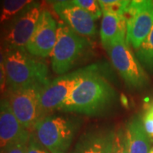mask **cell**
<instances>
[{"label": "cell", "mask_w": 153, "mask_h": 153, "mask_svg": "<svg viewBox=\"0 0 153 153\" xmlns=\"http://www.w3.org/2000/svg\"><path fill=\"white\" fill-rule=\"evenodd\" d=\"M116 91L110 82L92 65L82 68L79 81L71 91L61 111L85 115L103 112L114 103Z\"/></svg>", "instance_id": "1"}, {"label": "cell", "mask_w": 153, "mask_h": 153, "mask_svg": "<svg viewBox=\"0 0 153 153\" xmlns=\"http://www.w3.org/2000/svg\"><path fill=\"white\" fill-rule=\"evenodd\" d=\"M4 69L9 91L44 88L50 82L47 65L26 49H6Z\"/></svg>", "instance_id": "2"}, {"label": "cell", "mask_w": 153, "mask_h": 153, "mask_svg": "<svg viewBox=\"0 0 153 153\" xmlns=\"http://www.w3.org/2000/svg\"><path fill=\"white\" fill-rule=\"evenodd\" d=\"M32 134L50 153H66L73 140L76 126L60 116H46L37 123Z\"/></svg>", "instance_id": "3"}, {"label": "cell", "mask_w": 153, "mask_h": 153, "mask_svg": "<svg viewBox=\"0 0 153 153\" xmlns=\"http://www.w3.org/2000/svg\"><path fill=\"white\" fill-rule=\"evenodd\" d=\"M106 50L115 69L128 86L139 89L147 85V74L129 49L126 36L116 39Z\"/></svg>", "instance_id": "4"}, {"label": "cell", "mask_w": 153, "mask_h": 153, "mask_svg": "<svg viewBox=\"0 0 153 153\" xmlns=\"http://www.w3.org/2000/svg\"><path fill=\"white\" fill-rule=\"evenodd\" d=\"M87 45L86 38L76 34L65 23H60L57 41L50 55L53 71L61 76L66 74L81 56Z\"/></svg>", "instance_id": "5"}, {"label": "cell", "mask_w": 153, "mask_h": 153, "mask_svg": "<svg viewBox=\"0 0 153 153\" xmlns=\"http://www.w3.org/2000/svg\"><path fill=\"white\" fill-rule=\"evenodd\" d=\"M124 18L126 40L137 50L153 27V1H131L126 10Z\"/></svg>", "instance_id": "6"}, {"label": "cell", "mask_w": 153, "mask_h": 153, "mask_svg": "<svg viewBox=\"0 0 153 153\" xmlns=\"http://www.w3.org/2000/svg\"><path fill=\"white\" fill-rule=\"evenodd\" d=\"M43 88L30 87L10 90L8 102L18 121L28 132L44 118L40 106V91Z\"/></svg>", "instance_id": "7"}, {"label": "cell", "mask_w": 153, "mask_h": 153, "mask_svg": "<svg viewBox=\"0 0 153 153\" xmlns=\"http://www.w3.org/2000/svg\"><path fill=\"white\" fill-rule=\"evenodd\" d=\"M42 11L41 4L33 2L12 20L4 36L6 49H26Z\"/></svg>", "instance_id": "8"}, {"label": "cell", "mask_w": 153, "mask_h": 153, "mask_svg": "<svg viewBox=\"0 0 153 153\" xmlns=\"http://www.w3.org/2000/svg\"><path fill=\"white\" fill-rule=\"evenodd\" d=\"M82 71V69H79L64 74L54 79L41 89L40 106L44 117L49 111L60 110L79 81Z\"/></svg>", "instance_id": "9"}, {"label": "cell", "mask_w": 153, "mask_h": 153, "mask_svg": "<svg viewBox=\"0 0 153 153\" xmlns=\"http://www.w3.org/2000/svg\"><path fill=\"white\" fill-rule=\"evenodd\" d=\"M57 33L58 24L55 18L49 11L43 10L26 49L36 57L50 56L57 41Z\"/></svg>", "instance_id": "10"}, {"label": "cell", "mask_w": 153, "mask_h": 153, "mask_svg": "<svg viewBox=\"0 0 153 153\" xmlns=\"http://www.w3.org/2000/svg\"><path fill=\"white\" fill-rule=\"evenodd\" d=\"M53 9L73 32L82 37H92L96 33L94 18L72 1L53 2Z\"/></svg>", "instance_id": "11"}, {"label": "cell", "mask_w": 153, "mask_h": 153, "mask_svg": "<svg viewBox=\"0 0 153 153\" xmlns=\"http://www.w3.org/2000/svg\"><path fill=\"white\" fill-rule=\"evenodd\" d=\"M32 134L13 113L8 100L0 101V153L18 143H28Z\"/></svg>", "instance_id": "12"}, {"label": "cell", "mask_w": 153, "mask_h": 153, "mask_svg": "<svg viewBox=\"0 0 153 153\" xmlns=\"http://www.w3.org/2000/svg\"><path fill=\"white\" fill-rule=\"evenodd\" d=\"M114 132H95L81 138L73 153H111Z\"/></svg>", "instance_id": "13"}, {"label": "cell", "mask_w": 153, "mask_h": 153, "mask_svg": "<svg viewBox=\"0 0 153 153\" xmlns=\"http://www.w3.org/2000/svg\"><path fill=\"white\" fill-rule=\"evenodd\" d=\"M128 153H149L151 140L144 129L142 120L134 117L127 124L125 128Z\"/></svg>", "instance_id": "14"}, {"label": "cell", "mask_w": 153, "mask_h": 153, "mask_svg": "<svg viewBox=\"0 0 153 153\" xmlns=\"http://www.w3.org/2000/svg\"><path fill=\"white\" fill-rule=\"evenodd\" d=\"M126 36V21L124 16L111 14L103 15L100 27L101 44L106 49L116 39Z\"/></svg>", "instance_id": "15"}, {"label": "cell", "mask_w": 153, "mask_h": 153, "mask_svg": "<svg viewBox=\"0 0 153 153\" xmlns=\"http://www.w3.org/2000/svg\"><path fill=\"white\" fill-rule=\"evenodd\" d=\"M33 1L32 0H5L0 13V24L13 20Z\"/></svg>", "instance_id": "16"}, {"label": "cell", "mask_w": 153, "mask_h": 153, "mask_svg": "<svg viewBox=\"0 0 153 153\" xmlns=\"http://www.w3.org/2000/svg\"><path fill=\"white\" fill-rule=\"evenodd\" d=\"M136 57L147 69L153 71V27L140 48L137 49Z\"/></svg>", "instance_id": "17"}, {"label": "cell", "mask_w": 153, "mask_h": 153, "mask_svg": "<svg viewBox=\"0 0 153 153\" xmlns=\"http://www.w3.org/2000/svg\"><path fill=\"white\" fill-rule=\"evenodd\" d=\"M102 14H111L124 16L125 11L131 1L128 0H100L98 1Z\"/></svg>", "instance_id": "18"}, {"label": "cell", "mask_w": 153, "mask_h": 153, "mask_svg": "<svg viewBox=\"0 0 153 153\" xmlns=\"http://www.w3.org/2000/svg\"><path fill=\"white\" fill-rule=\"evenodd\" d=\"M72 2L77 6L81 7L82 10L93 17L94 20H97L102 16V10L99 4L98 1L95 0H72Z\"/></svg>", "instance_id": "19"}, {"label": "cell", "mask_w": 153, "mask_h": 153, "mask_svg": "<svg viewBox=\"0 0 153 153\" xmlns=\"http://www.w3.org/2000/svg\"><path fill=\"white\" fill-rule=\"evenodd\" d=\"M111 153H128L125 131L123 129L115 132Z\"/></svg>", "instance_id": "20"}, {"label": "cell", "mask_w": 153, "mask_h": 153, "mask_svg": "<svg viewBox=\"0 0 153 153\" xmlns=\"http://www.w3.org/2000/svg\"><path fill=\"white\" fill-rule=\"evenodd\" d=\"M142 123L144 126V129L146 133V134L151 140L153 141V113L150 111H147L142 118Z\"/></svg>", "instance_id": "21"}, {"label": "cell", "mask_w": 153, "mask_h": 153, "mask_svg": "<svg viewBox=\"0 0 153 153\" xmlns=\"http://www.w3.org/2000/svg\"><path fill=\"white\" fill-rule=\"evenodd\" d=\"M27 153H50L45 149L44 146H42L39 143L35 140L33 135H31V138L29 140V142L27 145Z\"/></svg>", "instance_id": "22"}, {"label": "cell", "mask_w": 153, "mask_h": 153, "mask_svg": "<svg viewBox=\"0 0 153 153\" xmlns=\"http://www.w3.org/2000/svg\"><path fill=\"white\" fill-rule=\"evenodd\" d=\"M28 143H18L8 148L4 153H27Z\"/></svg>", "instance_id": "23"}, {"label": "cell", "mask_w": 153, "mask_h": 153, "mask_svg": "<svg viewBox=\"0 0 153 153\" xmlns=\"http://www.w3.org/2000/svg\"><path fill=\"white\" fill-rule=\"evenodd\" d=\"M7 87V77L4 66H0V93H3Z\"/></svg>", "instance_id": "24"}, {"label": "cell", "mask_w": 153, "mask_h": 153, "mask_svg": "<svg viewBox=\"0 0 153 153\" xmlns=\"http://www.w3.org/2000/svg\"><path fill=\"white\" fill-rule=\"evenodd\" d=\"M5 53H6L5 47H4V45L0 43V66H4Z\"/></svg>", "instance_id": "25"}, {"label": "cell", "mask_w": 153, "mask_h": 153, "mask_svg": "<svg viewBox=\"0 0 153 153\" xmlns=\"http://www.w3.org/2000/svg\"><path fill=\"white\" fill-rule=\"evenodd\" d=\"M148 111H150L151 112H152V113H153V103L152 104V105L150 106V108L148 109Z\"/></svg>", "instance_id": "26"}, {"label": "cell", "mask_w": 153, "mask_h": 153, "mask_svg": "<svg viewBox=\"0 0 153 153\" xmlns=\"http://www.w3.org/2000/svg\"><path fill=\"white\" fill-rule=\"evenodd\" d=\"M149 153H153V147L151 148V150H150V152H149Z\"/></svg>", "instance_id": "27"}]
</instances>
